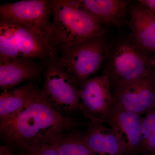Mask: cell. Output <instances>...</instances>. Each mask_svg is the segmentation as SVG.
I'll return each mask as SVG.
<instances>
[{"label": "cell", "mask_w": 155, "mask_h": 155, "mask_svg": "<svg viewBox=\"0 0 155 155\" xmlns=\"http://www.w3.org/2000/svg\"><path fill=\"white\" fill-rule=\"evenodd\" d=\"M80 82L55 59L49 62L41 92L45 101L62 115L81 111Z\"/></svg>", "instance_id": "obj_4"}, {"label": "cell", "mask_w": 155, "mask_h": 155, "mask_svg": "<svg viewBox=\"0 0 155 155\" xmlns=\"http://www.w3.org/2000/svg\"><path fill=\"white\" fill-rule=\"evenodd\" d=\"M86 124L55 110L45 101L41 90L36 88L21 110L0 122V135L5 144L28 150L51 143L64 131Z\"/></svg>", "instance_id": "obj_1"}, {"label": "cell", "mask_w": 155, "mask_h": 155, "mask_svg": "<svg viewBox=\"0 0 155 155\" xmlns=\"http://www.w3.org/2000/svg\"><path fill=\"white\" fill-rule=\"evenodd\" d=\"M151 77L155 83V53L153 54L151 60V71L150 74Z\"/></svg>", "instance_id": "obj_21"}, {"label": "cell", "mask_w": 155, "mask_h": 155, "mask_svg": "<svg viewBox=\"0 0 155 155\" xmlns=\"http://www.w3.org/2000/svg\"><path fill=\"white\" fill-rule=\"evenodd\" d=\"M48 43L32 29L0 20V60L17 58L55 59Z\"/></svg>", "instance_id": "obj_3"}, {"label": "cell", "mask_w": 155, "mask_h": 155, "mask_svg": "<svg viewBox=\"0 0 155 155\" xmlns=\"http://www.w3.org/2000/svg\"><path fill=\"white\" fill-rule=\"evenodd\" d=\"M22 155H59L52 145L47 143L28 150H19Z\"/></svg>", "instance_id": "obj_18"}, {"label": "cell", "mask_w": 155, "mask_h": 155, "mask_svg": "<svg viewBox=\"0 0 155 155\" xmlns=\"http://www.w3.org/2000/svg\"><path fill=\"white\" fill-rule=\"evenodd\" d=\"M87 125L83 137L92 155H124L117 137L104 121H89Z\"/></svg>", "instance_id": "obj_12"}, {"label": "cell", "mask_w": 155, "mask_h": 155, "mask_svg": "<svg viewBox=\"0 0 155 155\" xmlns=\"http://www.w3.org/2000/svg\"><path fill=\"white\" fill-rule=\"evenodd\" d=\"M140 152L147 155L155 153V105L143 119Z\"/></svg>", "instance_id": "obj_17"}, {"label": "cell", "mask_w": 155, "mask_h": 155, "mask_svg": "<svg viewBox=\"0 0 155 155\" xmlns=\"http://www.w3.org/2000/svg\"><path fill=\"white\" fill-rule=\"evenodd\" d=\"M52 8V1L23 0L5 3L0 6V20L28 27L47 42L46 36Z\"/></svg>", "instance_id": "obj_7"}, {"label": "cell", "mask_w": 155, "mask_h": 155, "mask_svg": "<svg viewBox=\"0 0 155 155\" xmlns=\"http://www.w3.org/2000/svg\"><path fill=\"white\" fill-rule=\"evenodd\" d=\"M51 144L59 155H92L84 142L83 134L79 132L62 134Z\"/></svg>", "instance_id": "obj_16"}, {"label": "cell", "mask_w": 155, "mask_h": 155, "mask_svg": "<svg viewBox=\"0 0 155 155\" xmlns=\"http://www.w3.org/2000/svg\"><path fill=\"white\" fill-rule=\"evenodd\" d=\"M130 40L137 46L155 53V14L140 4L130 7Z\"/></svg>", "instance_id": "obj_11"}, {"label": "cell", "mask_w": 155, "mask_h": 155, "mask_svg": "<svg viewBox=\"0 0 155 155\" xmlns=\"http://www.w3.org/2000/svg\"><path fill=\"white\" fill-rule=\"evenodd\" d=\"M36 87L32 83L25 86L1 92L0 122L9 120L25 107Z\"/></svg>", "instance_id": "obj_15"}, {"label": "cell", "mask_w": 155, "mask_h": 155, "mask_svg": "<svg viewBox=\"0 0 155 155\" xmlns=\"http://www.w3.org/2000/svg\"><path fill=\"white\" fill-rule=\"evenodd\" d=\"M138 2L155 14V0H140Z\"/></svg>", "instance_id": "obj_20"}, {"label": "cell", "mask_w": 155, "mask_h": 155, "mask_svg": "<svg viewBox=\"0 0 155 155\" xmlns=\"http://www.w3.org/2000/svg\"><path fill=\"white\" fill-rule=\"evenodd\" d=\"M143 119L114 101L104 122L117 137L124 155L140 152Z\"/></svg>", "instance_id": "obj_9"}, {"label": "cell", "mask_w": 155, "mask_h": 155, "mask_svg": "<svg viewBox=\"0 0 155 155\" xmlns=\"http://www.w3.org/2000/svg\"><path fill=\"white\" fill-rule=\"evenodd\" d=\"M0 155H22V154L19 150L4 144L0 147Z\"/></svg>", "instance_id": "obj_19"}, {"label": "cell", "mask_w": 155, "mask_h": 155, "mask_svg": "<svg viewBox=\"0 0 155 155\" xmlns=\"http://www.w3.org/2000/svg\"><path fill=\"white\" fill-rule=\"evenodd\" d=\"M73 3L103 24L120 26L125 20L129 2L121 0H73Z\"/></svg>", "instance_id": "obj_14"}, {"label": "cell", "mask_w": 155, "mask_h": 155, "mask_svg": "<svg viewBox=\"0 0 155 155\" xmlns=\"http://www.w3.org/2000/svg\"><path fill=\"white\" fill-rule=\"evenodd\" d=\"M153 155H155V153Z\"/></svg>", "instance_id": "obj_22"}, {"label": "cell", "mask_w": 155, "mask_h": 155, "mask_svg": "<svg viewBox=\"0 0 155 155\" xmlns=\"http://www.w3.org/2000/svg\"><path fill=\"white\" fill-rule=\"evenodd\" d=\"M105 32L101 23L72 1H52L46 39L55 56L57 52H62L73 45Z\"/></svg>", "instance_id": "obj_2"}, {"label": "cell", "mask_w": 155, "mask_h": 155, "mask_svg": "<svg viewBox=\"0 0 155 155\" xmlns=\"http://www.w3.org/2000/svg\"><path fill=\"white\" fill-rule=\"evenodd\" d=\"M137 46L130 39L120 42L114 51L110 71L106 72L111 87L150 75L153 55Z\"/></svg>", "instance_id": "obj_6"}, {"label": "cell", "mask_w": 155, "mask_h": 155, "mask_svg": "<svg viewBox=\"0 0 155 155\" xmlns=\"http://www.w3.org/2000/svg\"><path fill=\"white\" fill-rule=\"evenodd\" d=\"M31 58L0 60L1 91L12 89L23 81L33 80L40 74L41 67Z\"/></svg>", "instance_id": "obj_13"}, {"label": "cell", "mask_w": 155, "mask_h": 155, "mask_svg": "<svg viewBox=\"0 0 155 155\" xmlns=\"http://www.w3.org/2000/svg\"><path fill=\"white\" fill-rule=\"evenodd\" d=\"M111 88L110 81L106 73L80 83V112L86 119L104 122L114 102Z\"/></svg>", "instance_id": "obj_8"}, {"label": "cell", "mask_w": 155, "mask_h": 155, "mask_svg": "<svg viewBox=\"0 0 155 155\" xmlns=\"http://www.w3.org/2000/svg\"><path fill=\"white\" fill-rule=\"evenodd\" d=\"M114 101L141 116L155 105V83L150 75L127 81L115 89Z\"/></svg>", "instance_id": "obj_10"}, {"label": "cell", "mask_w": 155, "mask_h": 155, "mask_svg": "<svg viewBox=\"0 0 155 155\" xmlns=\"http://www.w3.org/2000/svg\"><path fill=\"white\" fill-rule=\"evenodd\" d=\"M109 53L104 35L84 41L61 52L58 64L77 78L80 83L95 74Z\"/></svg>", "instance_id": "obj_5"}]
</instances>
